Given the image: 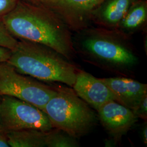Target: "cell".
Instances as JSON below:
<instances>
[{
    "label": "cell",
    "mask_w": 147,
    "mask_h": 147,
    "mask_svg": "<svg viewBox=\"0 0 147 147\" xmlns=\"http://www.w3.org/2000/svg\"><path fill=\"white\" fill-rule=\"evenodd\" d=\"M0 22L18 40L46 45L69 61L76 56L72 32L55 13L40 3L19 1Z\"/></svg>",
    "instance_id": "6da1fadb"
},
{
    "label": "cell",
    "mask_w": 147,
    "mask_h": 147,
    "mask_svg": "<svg viewBox=\"0 0 147 147\" xmlns=\"http://www.w3.org/2000/svg\"><path fill=\"white\" fill-rule=\"evenodd\" d=\"M73 42L84 61L112 73L127 76L139 62L130 36L117 29L89 26L75 32Z\"/></svg>",
    "instance_id": "7a4b0ae2"
},
{
    "label": "cell",
    "mask_w": 147,
    "mask_h": 147,
    "mask_svg": "<svg viewBox=\"0 0 147 147\" xmlns=\"http://www.w3.org/2000/svg\"><path fill=\"white\" fill-rule=\"evenodd\" d=\"M7 62L20 73L40 81L62 83L71 88L80 70L52 48L24 40H18Z\"/></svg>",
    "instance_id": "3957f363"
},
{
    "label": "cell",
    "mask_w": 147,
    "mask_h": 147,
    "mask_svg": "<svg viewBox=\"0 0 147 147\" xmlns=\"http://www.w3.org/2000/svg\"><path fill=\"white\" fill-rule=\"evenodd\" d=\"M56 88V94L43 110L53 127L76 138L84 136L96 123L94 112L73 88L64 86H57Z\"/></svg>",
    "instance_id": "277c9868"
},
{
    "label": "cell",
    "mask_w": 147,
    "mask_h": 147,
    "mask_svg": "<svg viewBox=\"0 0 147 147\" xmlns=\"http://www.w3.org/2000/svg\"><path fill=\"white\" fill-rule=\"evenodd\" d=\"M56 92V87L19 73L8 62L0 63L1 95L15 97L43 110Z\"/></svg>",
    "instance_id": "5b68a950"
},
{
    "label": "cell",
    "mask_w": 147,
    "mask_h": 147,
    "mask_svg": "<svg viewBox=\"0 0 147 147\" xmlns=\"http://www.w3.org/2000/svg\"><path fill=\"white\" fill-rule=\"evenodd\" d=\"M53 127L44 111L23 100L1 95L0 130L5 132L24 129L47 132Z\"/></svg>",
    "instance_id": "8992f818"
},
{
    "label": "cell",
    "mask_w": 147,
    "mask_h": 147,
    "mask_svg": "<svg viewBox=\"0 0 147 147\" xmlns=\"http://www.w3.org/2000/svg\"><path fill=\"white\" fill-rule=\"evenodd\" d=\"M103 0H42L40 3L53 11L71 32L90 26L93 11Z\"/></svg>",
    "instance_id": "52a82bcc"
},
{
    "label": "cell",
    "mask_w": 147,
    "mask_h": 147,
    "mask_svg": "<svg viewBox=\"0 0 147 147\" xmlns=\"http://www.w3.org/2000/svg\"><path fill=\"white\" fill-rule=\"evenodd\" d=\"M102 125L115 144L126 135L138 121L132 111L116 101H110L97 110Z\"/></svg>",
    "instance_id": "ba28073f"
},
{
    "label": "cell",
    "mask_w": 147,
    "mask_h": 147,
    "mask_svg": "<svg viewBox=\"0 0 147 147\" xmlns=\"http://www.w3.org/2000/svg\"><path fill=\"white\" fill-rule=\"evenodd\" d=\"M72 88L80 98L96 111L105 103L115 101L110 89L101 79L85 71L79 70Z\"/></svg>",
    "instance_id": "9c48e42d"
},
{
    "label": "cell",
    "mask_w": 147,
    "mask_h": 147,
    "mask_svg": "<svg viewBox=\"0 0 147 147\" xmlns=\"http://www.w3.org/2000/svg\"><path fill=\"white\" fill-rule=\"evenodd\" d=\"M101 80L111 90L115 101L132 110L147 94V85L125 77L103 78Z\"/></svg>",
    "instance_id": "30bf717a"
},
{
    "label": "cell",
    "mask_w": 147,
    "mask_h": 147,
    "mask_svg": "<svg viewBox=\"0 0 147 147\" xmlns=\"http://www.w3.org/2000/svg\"><path fill=\"white\" fill-rule=\"evenodd\" d=\"M136 0H103L93 11L92 23L109 29H117L126 11Z\"/></svg>",
    "instance_id": "8fae6325"
},
{
    "label": "cell",
    "mask_w": 147,
    "mask_h": 147,
    "mask_svg": "<svg viewBox=\"0 0 147 147\" xmlns=\"http://www.w3.org/2000/svg\"><path fill=\"white\" fill-rule=\"evenodd\" d=\"M147 21V0H136L126 11L117 30L130 37L144 28Z\"/></svg>",
    "instance_id": "7c38bea8"
},
{
    "label": "cell",
    "mask_w": 147,
    "mask_h": 147,
    "mask_svg": "<svg viewBox=\"0 0 147 147\" xmlns=\"http://www.w3.org/2000/svg\"><path fill=\"white\" fill-rule=\"evenodd\" d=\"M10 147H46V132L24 129L5 133Z\"/></svg>",
    "instance_id": "4fadbf2b"
},
{
    "label": "cell",
    "mask_w": 147,
    "mask_h": 147,
    "mask_svg": "<svg viewBox=\"0 0 147 147\" xmlns=\"http://www.w3.org/2000/svg\"><path fill=\"white\" fill-rule=\"evenodd\" d=\"M46 147H78L80 146L77 138L66 132L53 127L46 132Z\"/></svg>",
    "instance_id": "5bb4252c"
},
{
    "label": "cell",
    "mask_w": 147,
    "mask_h": 147,
    "mask_svg": "<svg viewBox=\"0 0 147 147\" xmlns=\"http://www.w3.org/2000/svg\"><path fill=\"white\" fill-rule=\"evenodd\" d=\"M18 42V40L13 37L0 22V47L12 50L16 47Z\"/></svg>",
    "instance_id": "9a60e30c"
},
{
    "label": "cell",
    "mask_w": 147,
    "mask_h": 147,
    "mask_svg": "<svg viewBox=\"0 0 147 147\" xmlns=\"http://www.w3.org/2000/svg\"><path fill=\"white\" fill-rule=\"evenodd\" d=\"M132 111L138 118L147 120V94L143 97L142 99Z\"/></svg>",
    "instance_id": "2e32d148"
},
{
    "label": "cell",
    "mask_w": 147,
    "mask_h": 147,
    "mask_svg": "<svg viewBox=\"0 0 147 147\" xmlns=\"http://www.w3.org/2000/svg\"><path fill=\"white\" fill-rule=\"evenodd\" d=\"M20 0H0V20L10 13Z\"/></svg>",
    "instance_id": "e0dca14e"
},
{
    "label": "cell",
    "mask_w": 147,
    "mask_h": 147,
    "mask_svg": "<svg viewBox=\"0 0 147 147\" xmlns=\"http://www.w3.org/2000/svg\"><path fill=\"white\" fill-rule=\"evenodd\" d=\"M11 50L5 47H0V63L7 62L11 56Z\"/></svg>",
    "instance_id": "ac0fdd59"
},
{
    "label": "cell",
    "mask_w": 147,
    "mask_h": 147,
    "mask_svg": "<svg viewBox=\"0 0 147 147\" xmlns=\"http://www.w3.org/2000/svg\"><path fill=\"white\" fill-rule=\"evenodd\" d=\"M0 147H10L5 134L0 130Z\"/></svg>",
    "instance_id": "d6986e66"
},
{
    "label": "cell",
    "mask_w": 147,
    "mask_h": 147,
    "mask_svg": "<svg viewBox=\"0 0 147 147\" xmlns=\"http://www.w3.org/2000/svg\"><path fill=\"white\" fill-rule=\"evenodd\" d=\"M142 134H141V136H142V140L144 144L147 146V126L146 125L143 127L142 128Z\"/></svg>",
    "instance_id": "ffe728a7"
},
{
    "label": "cell",
    "mask_w": 147,
    "mask_h": 147,
    "mask_svg": "<svg viewBox=\"0 0 147 147\" xmlns=\"http://www.w3.org/2000/svg\"><path fill=\"white\" fill-rule=\"evenodd\" d=\"M20 1H25L31 2L33 3H40L42 0H20Z\"/></svg>",
    "instance_id": "44dd1931"
},
{
    "label": "cell",
    "mask_w": 147,
    "mask_h": 147,
    "mask_svg": "<svg viewBox=\"0 0 147 147\" xmlns=\"http://www.w3.org/2000/svg\"><path fill=\"white\" fill-rule=\"evenodd\" d=\"M1 95L0 94V102H1Z\"/></svg>",
    "instance_id": "7402d4cb"
}]
</instances>
